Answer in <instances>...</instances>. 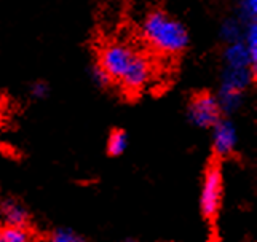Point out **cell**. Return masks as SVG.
I'll list each match as a JSON object with an SVG mask.
<instances>
[{
  "mask_svg": "<svg viewBox=\"0 0 257 242\" xmlns=\"http://www.w3.org/2000/svg\"><path fill=\"white\" fill-rule=\"evenodd\" d=\"M216 99H217L220 112L230 115V113H235L241 107V104H243V93L220 88L219 89V96L216 97Z\"/></svg>",
  "mask_w": 257,
  "mask_h": 242,
  "instance_id": "10",
  "label": "cell"
},
{
  "mask_svg": "<svg viewBox=\"0 0 257 242\" xmlns=\"http://www.w3.org/2000/svg\"><path fill=\"white\" fill-rule=\"evenodd\" d=\"M143 35L155 50L168 55H177L189 45L187 28L163 10H154L146 16Z\"/></svg>",
  "mask_w": 257,
  "mask_h": 242,
  "instance_id": "1",
  "label": "cell"
},
{
  "mask_svg": "<svg viewBox=\"0 0 257 242\" xmlns=\"http://www.w3.org/2000/svg\"><path fill=\"white\" fill-rule=\"evenodd\" d=\"M128 148V134L123 129H115L110 132L107 140V151L110 156H120Z\"/></svg>",
  "mask_w": 257,
  "mask_h": 242,
  "instance_id": "12",
  "label": "cell"
},
{
  "mask_svg": "<svg viewBox=\"0 0 257 242\" xmlns=\"http://www.w3.org/2000/svg\"><path fill=\"white\" fill-rule=\"evenodd\" d=\"M48 242H86V239L82 237L80 234H77L74 229L58 228L51 232Z\"/></svg>",
  "mask_w": 257,
  "mask_h": 242,
  "instance_id": "15",
  "label": "cell"
},
{
  "mask_svg": "<svg viewBox=\"0 0 257 242\" xmlns=\"http://www.w3.org/2000/svg\"><path fill=\"white\" fill-rule=\"evenodd\" d=\"M252 69H228L225 67L222 72V82H220V88L224 89H232V91L243 93L244 89L252 83L254 78Z\"/></svg>",
  "mask_w": 257,
  "mask_h": 242,
  "instance_id": "8",
  "label": "cell"
},
{
  "mask_svg": "<svg viewBox=\"0 0 257 242\" xmlns=\"http://www.w3.org/2000/svg\"><path fill=\"white\" fill-rule=\"evenodd\" d=\"M220 199H222V172H220L219 164L212 163L205 174V180H203V190H201V213L206 218H214L219 207Z\"/></svg>",
  "mask_w": 257,
  "mask_h": 242,
  "instance_id": "2",
  "label": "cell"
},
{
  "mask_svg": "<svg viewBox=\"0 0 257 242\" xmlns=\"http://www.w3.org/2000/svg\"><path fill=\"white\" fill-rule=\"evenodd\" d=\"M48 83L45 82H35L32 86H31V94L35 97V99H43V97L48 96Z\"/></svg>",
  "mask_w": 257,
  "mask_h": 242,
  "instance_id": "17",
  "label": "cell"
},
{
  "mask_svg": "<svg viewBox=\"0 0 257 242\" xmlns=\"http://www.w3.org/2000/svg\"><path fill=\"white\" fill-rule=\"evenodd\" d=\"M150 78V62L146 56L135 55L131 64L128 66L125 75L121 77V85L128 91H139L143 89Z\"/></svg>",
  "mask_w": 257,
  "mask_h": 242,
  "instance_id": "6",
  "label": "cell"
},
{
  "mask_svg": "<svg viewBox=\"0 0 257 242\" xmlns=\"http://www.w3.org/2000/svg\"><path fill=\"white\" fill-rule=\"evenodd\" d=\"M135 53L128 48L126 45L121 43H110L105 48H102L99 55V66L107 72V75L113 80H121L125 75L128 66L131 64Z\"/></svg>",
  "mask_w": 257,
  "mask_h": 242,
  "instance_id": "4",
  "label": "cell"
},
{
  "mask_svg": "<svg viewBox=\"0 0 257 242\" xmlns=\"http://www.w3.org/2000/svg\"><path fill=\"white\" fill-rule=\"evenodd\" d=\"M217 99L209 93L197 94L189 105V118L198 128H214L222 120Z\"/></svg>",
  "mask_w": 257,
  "mask_h": 242,
  "instance_id": "3",
  "label": "cell"
},
{
  "mask_svg": "<svg viewBox=\"0 0 257 242\" xmlns=\"http://www.w3.org/2000/svg\"><path fill=\"white\" fill-rule=\"evenodd\" d=\"M0 218L7 225L5 228H28L29 225V212L13 199L0 202Z\"/></svg>",
  "mask_w": 257,
  "mask_h": 242,
  "instance_id": "7",
  "label": "cell"
},
{
  "mask_svg": "<svg viewBox=\"0 0 257 242\" xmlns=\"http://www.w3.org/2000/svg\"><path fill=\"white\" fill-rule=\"evenodd\" d=\"M236 128L230 120H220L212 128V148L219 156H228L236 148Z\"/></svg>",
  "mask_w": 257,
  "mask_h": 242,
  "instance_id": "5",
  "label": "cell"
},
{
  "mask_svg": "<svg viewBox=\"0 0 257 242\" xmlns=\"http://www.w3.org/2000/svg\"><path fill=\"white\" fill-rule=\"evenodd\" d=\"M238 21L241 24H244V28L247 24L257 23V2L255 0H244V2L240 4L238 7Z\"/></svg>",
  "mask_w": 257,
  "mask_h": 242,
  "instance_id": "13",
  "label": "cell"
},
{
  "mask_svg": "<svg viewBox=\"0 0 257 242\" xmlns=\"http://www.w3.org/2000/svg\"><path fill=\"white\" fill-rule=\"evenodd\" d=\"M220 39L225 43L232 45L236 42H243V24L236 18H227L220 26Z\"/></svg>",
  "mask_w": 257,
  "mask_h": 242,
  "instance_id": "11",
  "label": "cell"
},
{
  "mask_svg": "<svg viewBox=\"0 0 257 242\" xmlns=\"http://www.w3.org/2000/svg\"><path fill=\"white\" fill-rule=\"evenodd\" d=\"M2 240L4 242H32V236L26 228H4Z\"/></svg>",
  "mask_w": 257,
  "mask_h": 242,
  "instance_id": "14",
  "label": "cell"
},
{
  "mask_svg": "<svg viewBox=\"0 0 257 242\" xmlns=\"http://www.w3.org/2000/svg\"><path fill=\"white\" fill-rule=\"evenodd\" d=\"M91 77L94 80V83L96 85H99L101 88H105V86H109L112 83V78L107 75V72H105L99 64L94 66L93 70H91Z\"/></svg>",
  "mask_w": 257,
  "mask_h": 242,
  "instance_id": "16",
  "label": "cell"
},
{
  "mask_svg": "<svg viewBox=\"0 0 257 242\" xmlns=\"http://www.w3.org/2000/svg\"><path fill=\"white\" fill-rule=\"evenodd\" d=\"M224 61H225V67L228 69H247V67L251 69L252 67L251 55L243 42L227 45V48L224 51ZM252 72L255 74L254 67H252Z\"/></svg>",
  "mask_w": 257,
  "mask_h": 242,
  "instance_id": "9",
  "label": "cell"
},
{
  "mask_svg": "<svg viewBox=\"0 0 257 242\" xmlns=\"http://www.w3.org/2000/svg\"><path fill=\"white\" fill-rule=\"evenodd\" d=\"M0 242H4L2 240V228H0Z\"/></svg>",
  "mask_w": 257,
  "mask_h": 242,
  "instance_id": "18",
  "label": "cell"
}]
</instances>
